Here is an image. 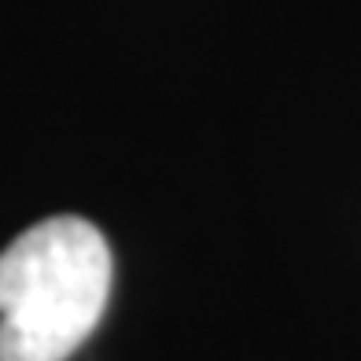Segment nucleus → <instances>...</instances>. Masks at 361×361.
Wrapping results in <instances>:
<instances>
[{
  "instance_id": "obj_1",
  "label": "nucleus",
  "mask_w": 361,
  "mask_h": 361,
  "mask_svg": "<svg viewBox=\"0 0 361 361\" xmlns=\"http://www.w3.org/2000/svg\"><path fill=\"white\" fill-rule=\"evenodd\" d=\"M111 247L92 221L56 214L0 251V361H67L104 321Z\"/></svg>"
}]
</instances>
